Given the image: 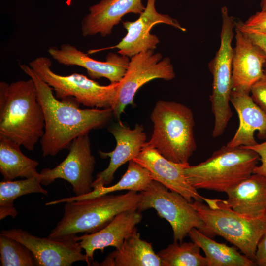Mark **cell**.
<instances>
[{"mask_svg": "<svg viewBox=\"0 0 266 266\" xmlns=\"http://www.w3.org/2000/svg\"><path fill=\"white\" fill-rule=\"evenodd\" d=\"M19 66L34 82L37 100L43 109L45 128L40 141L44 157L68 149L75 138L103 128L114 117L112 108L80 109L74 97L57 100L52 88L29 66L19 64Z\"/></svg>", "mask_w": 266, "mask_h": 266, "instance_id": "6da1fadb", "label": "cell"}, {"mask_svg": "<svg viewBox=\"0 0 266 266\" xmlns=\"http://www.w3.org/2000/svg\"><path fill=\"white\" fill-rule=\"evenodd\" d=\"M45 121L33 80L0 82V135L29 151L44 133Z\"/></svg>", "mask_w": 266, "mask_h": 266, "instance_id": "7a4b0ae2", "label": "cell"}, {"mask_svg": "<svg viewBox=\"0 0 266 266\" xmlns=\"http://www.w3.org/2000/svg\"><path fill=\"white\" fill-rule=\"evenodd\" d=\"M153 131L143 149L157 150L168 160L189 164L196 150L195 120L191 109L175 101H158L151 114Z\"/></svg>", "mask_w": 266, "mask_h": 266, "instance_id": "3957f363", "label": "cell"}, {"mask_svg": "<svg viewBox=\"0 0 266 266\" xmlns=\"http://www.w3.org/2000/svg\"><path fill=\"white\" fill-rule=\"evenodd\" d=\"M140 198V193L129 191L124 194H108L65 202L63 217L48 237L62 239L80 233L96 232L106 226L119 213L137 209Z\"/></svg>", "mask_w": 266, "mask_h": 266, "instance_id": "277c9868", "label": "cell"}, {"mask_svg": "<svg viewBox=\"0 0 266 266\" xmlns=\"http://www.w3.org/2000/svg\"><path fill=\"white\" fill-rule=\"evenodd\" d=\"M204 202H192L203 223L201 232L224 238L255 262L258 244L266 233V215L248 218L233 211L224 200L206 198Z\"/></svg>", "mask_w": 266, "mask_h": 266, "instance_id": "5b68a950", "label": "cell"}, {"mask_svg": "<svg viewBox=\"0 0 266 266\" xmlns=\"http://www.w3.org/2000/svg\"><path fill=\"white\" fill-rule=\"evenodd\" d=\"M260 157L242 146H222L205 161L184 169L189 183L195 189L226 192L253 173Z\"/></svg>", "mask_w": 266, "mask_h": 266, "instance_id": "8992f818", "label": "cell"}, {"mask_svg": "<svg viewBox=\"0 0 266 266\" xmlns=\"http://www.w3.org/2000/svg\"><path fill=\"white\" fill-rule=\"evenodd\" d=\"M221 13L220 45L215 57L208 65L212 75V92L209 100L214 117L212 132L214 138L218 137L224 133L233 116L230 103L233 51L232 41L235 21L229 14L226 6L221 8Z\"/></svg>", "mask_w": 266, "mask_h": 266, "instance_id": "52a82bcc", "label": "cell"}, {"mask_svg": "<svg viewBox=\"0 0 266 266\" xmlns=\"http://www.w3.org/2000/svg\"><path fill=\"white\" fill-rule=\"evenodd\" d=\"M52 65L49 58L41 56L32 61L29 66L54 90L57 98L72 97L87 107L113 109L116 103L118 83L104 86L77 73L61 75L52 70Z\"/></svg>", "mask_w": 266, "mask_h": 266, "instance_id": "ba28073f", "label": "cell"}, {"mask_svg": "<svg viewBox=\"0 0 266 266\" xmlns=\"http://www.w3.org/2000/svg\"><path fill=\"white\" fill-rule=\"evenodd\" d=\"M140 194L137 210L141 212L154 209L160 217L165 219L171 225L174 241L182 242L194 228L202 232V221L192 202L180 194L154 180Z\"/></svg>", "mask_w": 266, "mask_h": 266, "instance_id": "9c48e42d", "label": "cell"}, {"mask_svg": "<svg viewBox=\"0 0 266 266\" xmlns=\"http://www.w3.org/2000/svg\"><path fill=\"white\" fill-rule=\"evenodd\" d=\"M175 76L170 58H163L159 52L149 50L131 57L126 72L118 83L116 103L112 109L114 117L120 120L126 107L133 104L135 94L143 85L155 79L169 81Z\"/></svg>", "mask_w": 266, "mask_h": 266, "instance_id": "30bf717a", "label": "cell"}, {"mask_svg": "<svg viewBox=\"0 0 266 266\" xmlns=\"http://www.w3.org/2000/svg\"><path fill=\"white\" fill-rule=\"evenodd\" d=\"M68 149V155L60 164L41 171V183L47 186L57 179H63L71 184L76 196L89 193L93 190L96 161L91 152L88 134L75 138Z\"/></svg>", "mask_w": 266, "mask_h": 266, "instance_id": "8fae6325", "label": "cell"}, {"mask_svg": "<svg viewBox=\"0 0 266 266\" xmlns=\"http://www.w3.org/2000/svg\"><path fill=\"white\" fill-rule=\"evenodd\" d=\"M0 233L28 248L34 258L36 266H70L77 261L87 263L76 235L62 239L39 237L20 228L3 230Z\"/></svg>", "mask_w": 266, "mask_h": 266, "instance_id": "7c38bea8", "label": "cell"}, {"mask_svg": "<svg viewBox=\"0 0 266 266\" xmlns=\"http://www.w3.org/2000/svg\"><path fill=\"white\" fill-rule=\"evenodd\" d=\"M155 1L147 0L145 10L136 20L122 22L127 33L117 44L101 49L90 50L88 54L102 50L117 48L119 54L130 58L140 52L154 50L157 48L159 39L157 36L150 33V30L157 24H166L181 31H186L175 19L158 12L155 8Z\"/></svg>", "mask_w": 266, "mask_h": 266, "instance_id": "4fadbf2b", "label": "cell"}, {"mask_svg": "<svg viewBox=\"0 0 266 266\" xmlns=\"http://www.w3.org/2000/svg\"><path fill=\"white\" fill-rule=\"evenodd\" d=\"M108 131L115 139L116 147L112 151L109 152L99 151L101 157H109L110 160L107 167L97 175L92 184L93 189L106 186L111 183L118 168L136 158L146 142V133L141 124H136L132 129L119 120L110 126Z\"/></svg>", "mask_w": 266, "mask_h": 266, "instance_id": "5bb4252c", "label": "cell"}, {"mask_svg": "<svg viewBox=\"0 0 266 266\" xmlns=\"http://www.w3.org/2000/svg\"><path fill=\"white\" fill-rule=\"evenodd\" d=\"M49 54L59 64L65 66H77L86 69L91 79L106 78L110 83H119L125 75L130 58L110 52L104 62L90 58L88 54L79 50L74 46L66 43L59 48L50 47Z\"/></svg>", "mask_w": 266, "mask_h": 266, "instance_id": "9a60e30c", "label": "cell"}, {"mask_svg": "<svg viewBox=\"0 0 266 266\" xmlns=\"http://www.w3.org/2000/svg\"><path fill=\"white\" fill-rule=\"evenodd\" d=\"M235 30L232 90L250 93L252 86L263 75L266 55L247 33L235 27Z\"/></svg>", "mask_w": 266, "mask_h": 266, "instance_id": "2e32d148", "label": "cell"}, {"mask_svg": "<svg viewBox=\"0 0 266 266\" xmlns=\"http://www.w3.org/2000/svg\"><path fill=\"white\" fill-rule=\"evenodd\" d=\"M133 160L146 168L153 180L180 194L190 202L193 200L205 201L206 198L199 194L197 189L189 183L185 175L184 169L189 164L171 162L151 148L142 149Z\"/></svg>", "mask_w": 266, "mask_h": 266, "instance_id": "e0dca14e", "label": "cell"}, {"mask_svg": "<svg viewBox=\"0 0 266 266\" xmlns=\"http://www.w3.org/2000/svg\"><path fill=\"white\" fill-rule=\"evenodd\" d=\"M142 218L140 212L136 209L123 211L101 230L91 233L76 236L80 246L85 250L87 264L90 266L93 260L94 252L100 250L102 252L105 248L113 246L120 248L124 240L135 230L136 226Z\"/></svg>", "mask_w": 266, "mask_h": 266, "instance_id": "ac0fdd59", "label": "cell"}, {"mask_svg": "<svg viewBox=\"0 0 266 266\" xmlns=\"http://www.w3.org/2000/svg\"><path fill=\"white\" fill-rule=\"evenodd\" d=\"M145 9L142 0H101L89 8V13L81 22L82 35L92 36L98 33L103 37L111 34L125 15H140Z\"/></svg>", "mask_w": 266, "mask_h": 266, "instance_id": "d6986e66", "label": "cell"}, {"mask_svg": "<svg viewBox=\"0 0 266 266\" xmlns=\"http://www.w3.org/2000/svg\"><path fill=\"white\" fill-rule=\"evenodd\" d=\"M230 103L237 112L239 126L226 145L230 147L254 145L258 143L254 138L256 131L259 139L266 140V113L253 101L250 93L232 90Z\"/></svg>", "mask_w": 266, "mask_h": 266, "instance_id": "ffe728a7", "label": "cell"}, {"mask_svg": "<svg viewBox=\"0 0 266 266\" xmlns=\"http://www.w3.org/2000/svg\"><path fill=\"white\" fill-rule=\"evenodd\" d=\"M226 193V204L233 211L251 218L266 215V177L253 173Z\"/></svg>", "mask_w": 266, "mask_h": 266, "instance_id": "44dd1931", "label": "cell"}, {"mask_svg": "<svg viewBox=\"0 0 266 266\" xmlns=\"http://www.w3.org/2000/svg\"><path fill=\"white\" fill-rule=\"evenodd\" d=\"M98 266H162L152 244L141 239L137 228L125 240L122 247L109 253Z\"/></svg>", "mask_w": 266, "mask_h": 266, "instance_id": "7402d4cb", "label": "cell"}, {"mask_svg": "<svg viewBox=\"0 0 266 266\" xmlns=\"http://www.w3.org/2000/svg\"><path fill=\"white\" fill-rule=\"evenodd\" d=\"M152 180L149 171L132 160L129 162L126 172L116 184L110 186L99 187L86 194L51 201L47 202L45 205H55L60 203L91 199L124 190L140 192L145 191Z\"/></svg>", "mask_w": 266, "mask_h": 266, "instance_id": "603a6c76", "label": "cell"}, {"mask_svg": "<svg viewBox=\"0 0 266 266\" xmlns=\"http://www.w3.org/2000/svg\"><path fill=\"white\" fill-rule=\"evenodd\" d=\"M192 241L204 252L207 266H254L255 262L237 251V248L217 242L194 228L188 233Z\"/></svg>", "mask_w": 266, "mask_h": 266, "instance_id": "cb8c5ba5", "label": "cell"}, {"mask_svg": "<svg viewBox=\"0 0 266 266\" xmlns=\"http://www.w3.org/2000/svg\"><path fill=\"white\" fill-rule=\"evenodd\" d=\"M20 146L12 140L0 135V172L3 180L39 175L36 170L38 162L26 156Z\"/></svg>", "mask_w": 266, "mask_h": 266, "instance_id": "d4e9b609", "label": "cell"}, {"mask_svg": "<svg viewBox=\"0 0 266 266\" xmlns=\"http://www.w3.org/2000/svg\"><path fill=\"white\" fill-rule=\"evenodd\" d=\"M40 174L38 176L17 181L3 180L0 182V220L7 216L12 218L18 215L14 207V200L29 194L40 193L45 195L48 192L41 186Z\"/></svg>", "mask_w": 266, "mask_h": 266, "instance_id": "484cf974", "label": "cell"}, {"mask_svg": "<svg viewBox=\"0 0 266 266\" xmlns=\"http://www.w3.org/2000/svg\"><path fill=\"white\" fill-rule=\"evenodd\" d=\"M200 249L193 241H174L157 254L162 266H207L206 258L200 254Z\"/></svg>", "mask_w": 266, "mask_h": 266, "instance_id": "4316f807", "label": "cell"}, {"mask_svg": "<svg viewBox=\"0 0 266 266\" xmlns=\"http://www.w3.org/2000/svg\"><path fill=\"white\" fill-rule=\"evenodd\" d=\"M0 261L1 266H36L32 252L17 240L0 233Z\"/></svg>", "mask_w": 266, "mask_h": 266, "instance_id": "83f0119b", "label": "cell"}, {"mask_svg": "<svg viewBox=\"0 0 266 266\" xmlns=\"http://www.w3.org/2000/svg\"><path fill=\"white\" fill-rule=\"evenodd\" d=\"M235 27L246 33L266 36V13L262 11L257 12L245 22H235Z\"/></svg>", "mask_w": 266, "mask_h": 266, "instance_id": "f1b7e54d", "label": "cell"}, {"mask_svg": "<svg viewBox=\"0 0 266 266\" xmlns=\"http://www.w3.org/2000/svg\"><path fill=\"white\" fill-rule=\"evenodd\" d=\"M250 93L253 101L266 113V67L262 76L251 87Z\"/></svg>", "mask_w": 266, "mask_h": 266, "instance_id": "f546056e", "label": "cell"}, {"mask_svg": "<svg viewBox=\"0 0 266 266\" xmlns=\"http://www.w3.org/2000/svg\"><path fill=\"white\" fill-rule=\"evenodd\" d=\"M242 147L251 149L259 155L261 164L254 168L253 173L258 174L266 177V140L253 146Z\"/></svg>", "mask_w": 266, "mask_h": 266, "instance_id": "4dcf8cb0", "label": "cell"}, {"mask_svg": "<svg viewBox=\"0 0 266 266\" xmlns=\"http://www.w3.org/2000/svg\"><path fill=\"white\" fill-rule=\"evenodd\" d=\"M255 263L259 266H266V233L262 236L258 244Z\"/></svg>", "mask_w": 266, "mask_h": 266, "instance_id": "1f68e13d", "label": "cell"}, {"mask_svg": "<svg viewBox=\"0 0 266 266\" xmlns=\"http://www.w3.org/2000/svg\"><path fill=\"white\" fill-rule=\"evenodd\" d=\"M245 33L247 34L253 41L262 49L266 55V36L253 33ZM265 67H266V62Z\"/></svg>", "mask_w": 266, "mask_h": 266, "instance_id": "d6a6232c", "label": "cell"}, {"mask_svg": "<svg viewBox=\"0 0 266 266\" xmlns=\"http://www.w3.org/2000/svg\"><path fill=\"white\" fill-rule=\"evenodd\" d=\"M262 11L266 13V0H261L260 3Z\"/></svg>", "mask_w": 266, "mask_h": 266, "instance_id": "836d02e7", "label": "cell"}]
</instances>
